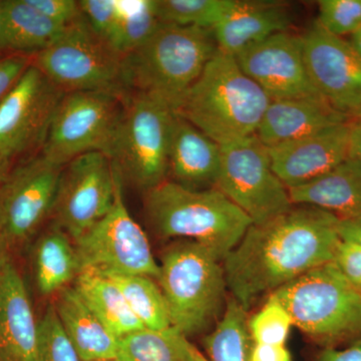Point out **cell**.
Segmentation results:
<instances>
[{"label":"cell","instance_id":"6da1fadb","mask_svg":"<svg viewBox=\"0 0 361 361\" xmlns=\"http://www.w3.org/2000/svg\"><path fill=\"white\" fill-rule=\"evenodd\" d=\"M262 225H252L223 262L226 284L247 311L262 294L334 262L341 243L338 218L296 205Z\"/></svg>","mask_w":361,"mask_h":361},{"label":"cell","instance_id":"7a4b0ae2","mask_svg":"<svg viewBox=\"0 0 361 361\" xmlns=\"http://www.w3.org/2000/svg\"><path fill=\"white\" fill-rule=\"evenodd\" d=\"M217 51L212 30L161 23L123 58L130 94L148 97L176 113Z\"/></svg>","mask_w":361,"mask_h":361},{"label":"cell","instance_id":"3957f363","mask_svg":"<svg viewBox=\"0 0 361 361\" xmlns=\"http://www.w3.org/2000/svg\"><path fill=\"white\" fill-rule=\"evenodd\" d=\"M270 101L234 56L218 49L176 114L223 146L256 135Z\"/></svg>","mask_w":361,"mask_h":361},{"label":"cell","instance_id":"277c9868","mask_svg":"<svg viewBox=\"0 0 361 361\" xmlns=\"http://www.w3.org/2000/svg\"><path fill=\"white\" fill-rule=\"evenodd\" d=\"M145 211L159 236L197 242L220 261L253 225L217 188L193 190L173 180L145 192Z\"/></svg>","mask_w":361,"mask_h":361},{"label":"cell","instance_id":"5b68a950","mask_svg":"<svg viewBox=\"0 0 361 361\" xmlns=\"http://www.w3.org/2000/svg\"><path fill=\"white\" fill-rule=\"evenodd\" d=\"M298 327L324 348L361 337V292L334 262L296 278L272 292Z\"/></svg>","mask_w":361,"mask_h":361},{"label":"cell","instance_id":"8992f818","mask_svg":"<svg viewBox=\"0 0 361 361\" xmlns=\"http://www.w3.org/2000/svg\"><path fill=\"white\" fill-rule=\"evenodd\" d=\"M221 262L190 240L173 244L161 256L157 280L172 326L187 337L205 330L219 314L227 288Z\"/></svg>","mask_w":361,"mask_h":361},{"label":"cell","instance_id":"52a82bcc","mask_svg":"<svg viewBox=\"0 0 361 361\" xmlns=\"http://www.w3.org/2000/svg\"><path fill=\"white\" fill-rule=\"evenodd\" d=\"M32 63L66 94L106 92L123 102L130 96L123 59L92 32L84 16L33 56Z\"/></svg>","mask_w":361,"mask_h":361},{"label":"cell","instance_id":"ba28073f","mask_svg":"<svg viewBox=\"0 0 361 361\" xmlns=\"http://www.w3.org/2000/svg\"><path fill=\"white\" fill-rule=\"evenodd\" d=\"M175 113L148 97L125 102L110 159L122 178L145 192L167 180Z\"/></svg>","mask_w":361,"mask_h":361},{"label":"cell","instance_id":"9c48e42d","mask_svg":"<svg viewBox=\"0 0 361 361\" xmlns=\"http://www.w3.org/2000/svg\"><path fill=\"white\" fill-rule=\"evenodd\" d=\"M78 274L142 275L157 279L159 263L146 233L126 207L123 178L118 173L115 199L106 215L73 241Z\"/></svg>","mask_w":361,"mask_h":361},{"label":"cell","instance_id":"30bf717a","mask_svg":"<svg viewBox=\"0 0 361 361\" xmlns=\"http://www.w3.org/2000/svg\"><path fill=\"white\" fill-rule=\"evenodd\" d=\"M123 108L122 99L106 92H68L54 113L40 154L61 167L94 152L110 158Z\"/></svg>","mask_w":361,"mask_h":361},{"label":"cell","instance_id":"8fae6325","mask_svg":"<svg viewBox=\"0 0 361 361\" xmlns=\"http://www.w3.org/2000/svg\"><path fill=\"white\" fill-rule=\"evenodd\" d=\"M250 218L262 225L293 207L288 189L275 174L269 153L257 135L221 146L216 187Z\"/></svg>","mask_w":361,"mask_h":361},{"label":"cell","instance_id":"7c38bea8","mask_svg":"<svg viewBox=\"0 0 361 361\" xmlns=\"http://www.w3.org/2000/svg\"><path fill=\"white\" fill-rule=\"evenodd\" d=\"M118 172L103 153L84 154L63 166L52 217L75 241L106 215Z\"/></svg>","mask_w":361,"mask_h":361},{"label":"cell","instance_id":"4fadbf2b","mask_svg":"<svg viewBox=\"0 0 361 361\" xmlns=\"http://www.w3.org/2000/svg\"><path fill=\"white\" fill-rule=\"evenodd\" d=\"M61 166L39 156L11 171L0 186V237L9 248L30 238L52 215Z\"/></svg>","mask_w":361,"mask_h":361},{"label":"cell","instance_id":"5bb4252c","mask_svg":"<svg viewBox=\"0 0 361 361\" xmlns=\"http://www.w3.org/2000/svg\"><path fill=\"white\" fill-rule=\"evenodd\" d=\"M65 94L30 63L0 104V154L13 160L42 149Z\"/></svg>","mask_w":361,"mask_h":361},{"label":"cell","instance_id":"9a60e30c","mask_svg":"<svg viewBox=\"0 0 361 361\" xmlns=\"http://www.w3.org/2000/svg\"><path fill=\"white\" fill-rule=\"evenodd\" d=\"M311 84L336 110L349 116L361 111V59L348 40L330 35L314 21L301 35Z\"/></svg>","mask_w":361,"mask_h":361},{"label":"cell","instance_id":"2e32d148","mask_svg":"<svg viewBox=\"0 0 361 361\" xmlns=\"http://www.w3.org/2000/svg\"><path fill=\"white\" fill-rule=\"evenodd\" d=\"M234 58L271 99L322 97L308 77L300 37L288 32L277 33Z\"/></svg>","mask_w":361,"mask_h":361},{"label":"cell","instance_id":"e0dca14e","mask_svg":"<svg viewBox=\"0 0 361 361\" xmlns=\"http://www.w3.org/2000/svg\"><path fill=\"white\" fill-rule=\"evenodd\" d=\"M271 166L287 189L326 174L349 157V121L268 148Z\"/></svg>","mask_w":361,"mask_h":361},{"label":"cell","instance_id":"ac0fdd59","mask_svg":"<svg viewBox=\"0 0 361 361\" xmlns=\"http://www.w3.org/2000/svg\"><path fill=\"white\" fill-rule=\"evenodd\" d=\"M0 361H39V322L11 260L0 272Z\"/></svg>","mask_w":361,"mask_h":361},{"label":"cell","instance_id":"d6986e66","mask_svg":"<svg viewBox=\"0 0 361 361\" xmlns=\"http://www.w3.org/2000/svg\"><path fill=\"white\" fill-rule=\"evenodd\" d=\"M350 118L332 108L322 97L271 99L256 135L270 148L348 122Z\"/></svg>","mask_w":361,"mask_h":361},{"label":"cell","instance_id":"ffe728a7","mask_svg":"<svg viewBox=\"0 0 361 361\" xmlns=\"http://www.w3.org/2000/svg\"><path fill=\"white\" fill-rule=\"evenodd\" d=\"M292 23L293 16L284 2L234 0L212 32L218 49L236 56L272 35L288 32Z\"/></svg>","mask_w":361,"mask_h":361},{"label":"cell","instance_id":"44dd1931","mask_svg":"<svg viewBox=\"0 0 361 361\" xmlns=\"http://www.w3.org/2000/svg\"><path fill=\"white\" fill-rule=\"evenodd\" d=\"M221 167V146L175 113L169 151L173 182L193 190L215 188Z\"/></svg>","mask_w":361,"mask_h":361},{"label":"cell","instance_id":"7402d4cb","mask_svg":"<svg viewBox=\"0 0 361 361\" xmlns=\"http://www.w3.org/2000/svg\"><path fill=\"white\" fill-rule=\"evenodd\" d=\"M288 192L293 205L315 207L341 220L361 218V161L348 157L326 174Z\"/></svg>","mask_w":361,"mask_h":361},{"label":"cell","instance_id":"603a6c76","mask_svg":"<svg viewBox=\"0 0 361 361\" xmlns=\"http://www.w3.org/2000/svg\"><path fill=\"white\" fill-rule=\"evenodd\" d=\"M52 305L80 361L118 358V338L90 310L75 287L59 291Z\"/></svg>","mask_w":361,"mask_h":361},{"label":"cell","instance_id":"cb8c5ba5","mask_svg":"<svg viewBox=\"0 0 361 361\" xmlns=\"http://www.w3.org/2000/svg\"><path fill=\"white\" fill-rule=\"evenodd\" d=\"M2 23L7 56L32 59L54 44L68 27L49 20L27 0H2Z\"/></svg>","mask_w":361,"mask_h":361},{"label":"cell","instance_id":"d4e9b609","mask_svg":"<svg viewBox=\"0 0 361 361\" xmlns=\"http://www.w3.org/2000/svg\"><path fill=\"white\" fill-rule=\"evenodd\" d=\"M33 271L37 289L44 296L56 295L78 275L73 239L54 223L35 243Z\"/></svg>","mask_w":361,"mask_h":361},{"label":"cell","instance_id":"484cf974","mask_svg":"<svg viewBox=\"0 0 361 361\" xmlns=\"http://www.w3.org/2000/svg\"><path fill=\"white\" fill-rule=\"evenodd\" d=\"M73 287L116 338L145 329L130 310L122 291L110 278L92 271H82L75 278Z\"/></svg>","mask_w":361,"mask_h":361},{"label":"cell","instance_id":"4316f807","mask_svg":"<svg viewBox=\"0 0 361 361\" xmlns=\"http://www.w3.org/2000/svg\"><path fill=\"white\" fill-rule=\"evenodd\" d=\"M121 361H209L179 330L142 329L118 339Z\"/></svg>","mask_w":361,"mask_h":361},{"label":"cell","instance_id":"83f0119b","mask_svg":"<svg viewBox=\"0 0 361 361\" xmlns=\"http://www.w3.org/2000/svg\"><path fill=\"white\" fill-rule=\"evenodd\" d=\"M248 320L245 308L233 297L228 299L222 319L204 339L209 361H251Z\"/></svg>","mask_w":361,"mask_h":361},{"label":"cell","instance_id":"f1b7e54d","mask_svg":"<svg viewBox=\"0 0 361 361\" xmlns=\"http://www.w3.org/2000/svg\"><path fill=\"white\" fill-rule=\"evenodd\" d=\"M110 278L122 291L130 310L148 329L172 326L167 303L159 284L153 278L142 275H104Z\"/></svg>","mask_w":361,"mask_h":361},{"label":"cell","instance_id":"f546056e","mask_svg":"<svg viewBox=\"0 0 361 361\" xmlns=\"http://www.w3.org/2000/svg\"><path fill=\"white\" fill-rule=\"evenodd\" d=\"M161 23L155 0H118V21L111 47L123 59L141 47Z\"/></svg>","mask_w":361,"mask_h":361},{"label":"cell","instance_id":"4dcf8cb0","mask_svg":"<svg viewBox=\"0 0 361 361\" xmlns=\"http://www.w3.org/2000/svg\"><path fill=\"white\" fill-rule=\"evenodd\" d=\"M234 0H155L161 23L212 30Z\"/></svg>","mask_w":361,"mask_h":361},{"label":"cell","instance_id":"1f68e13d","mask_svg":"<svg viewBox=\"0 0 361 361\" xmlns=\"http://www.w3.org/2000/svg\"><path fill=\"white\" fill-rule=\"evenodd\" d=\"M292 326L293 322L288 311L272 296L248 320L249 332L254 343L285 345Z\"/></svg>","mask_w":361,"mask_h":361},{"label":"cell","instance_id":"d6a6232c","mask_svg":"<svg viewBox=\"0 0 361 361\" xmlns=\"http://www.w3.org/2000/svg\"><path fill=\"white\" fill-rule=\"evenodd\" d=\"M318 25L330 35L343 39L361 26V0H320Z\"/></svg>","mask_w":361,"mask_h":361},{"label":"cell","instance_id":"836d02e7","mask_svg":"<svg viewBox=\"0 0 361 361\" xmlns=\"http://www.w3.org/2000/svg\"><path fill=\"white\" fill-rule=\"evenodd\" d=\"M39 361H80L66 336L54 305L39 322Z\"/></svg>","mask_w":361,"mask_h":361},{"label":"cell","instance_id":"e575fe53","mask_svg":"<svg viewBox=\"0 0 361 361\" xmlns=\"http://www.w3.org/2000/svg\"><path fill=\"white\" fill-rule=\"evenodd\" d=\"M80 6L92 32L111 47L118 21V0H80Z\"/></svg>","mask_w":361,"mask_h":361},{"label":"cell","instance_id":"d590c367","mask_svg":"<svg viewBox=\"0 0 361 361\" xmlns=\"http://www.w3.org/2000/svg\"><path fill=\"white\" fill-rule=\"evenodd\" d=\"M27 1L49 20L63 26H70L82 18L80 1H75V0H27Z\"/></svg>","mask_w":361,"mask_h":361},{"label":"cell","instance_id":"8d00e7d4","mask_svg":"<svg viewBox=\"0 0 361 361\" xmlns=\"http://www.w3.org/2000/svg\"><path fill=\"white\" fill-rule=\"evenodd\" d=\"M334 264L346 280L361 292V248L355 244L341 241L337 247Z\"/></svg>","mask_w":361,"mask_h":361},{"label":"cell","instance_id":"74e56055","mask_svg":"<svg viewBox=\"0 0 361 361\" xmlns=\"http://www.w3.org/2000/svg\"><path fill=\"white\" fill-rule=\"evenodd\" d=\"M30 63L32 58L28 56H7L0 59V104Z\"/></svg>","mask_w":361,"mask_h":361},{"label":"cell","instance_id":"f35d334b","mask_svg":"<svg viewBox=\"0 0 361 361\" xmlns=\"http://www.w3.org/2000/svg\"><path fill=\"white\" fill-rule=\"evenodd\" d=\"M251 361H292V356L286 345L254 343Z\"/></svg>","mask_w":361,"mask_h":361},{"label":"cell","instance_id":"ab89813d","mask_svg":"<svg viewBox=\"0 0 361 361\" xmlns=\"http://www.w3.org/2000/svg\"><path fill=\"white\" fill-rule=\"evenodd\" d=\"M316 361H361V337L348 348H324Z\"/></svg>","mask_w":361,"mask_h":361},{"label":"cell","instance_id":"60d3db41","mask_svg":"<svg viewBox=\"0 0 361 361\" xmlns=\"http://www.w3.org/2000/svg\"><path fill=\"white\" fill-rule=\"evenodd\" d=\"M339 238L341 241L355 244L361 248V218L338 221Z\"/></svg>","mask_w":361,"mask_h":361},{"label":"cell","instance_id":"b9f144b4","mask_svg":"<svg viewBox=\"0 0 361 361\" xmlns=\"http://www.w3.org/2000/svg\"><path fill=\"white\" fill-rule=\"evenodd\" d=\"M349 157L361 161V111L349 120Z\"/></svg>","mask_w":361,"mask_h":361},{"label":"cell","instance_id":"7bdbcfd3","mask_svg":"<svg viewBox=\"0 0 361 361\" xmlns=\"http://www.w3.org/2000/svg\"><path fill=\"white\" fill-rule=\"evenodd\" d=\"M11 164V160L0 154V186L6 180V178L8 177L11 171L13 170Z\"/></svg>","mask_w":361,"mask_h":361},{"label":"cell","instance_id":"ee69618b","mask_svg":"<svg viewBox=\"0 0 361 361\" xmlns=\"http://www.w3.org/2000/svg\"><path fill=\"white\" fill-rule=\"evenodd\" d=\"M9 246L7 245L6 241L0 237V272L4 269V266L11 261L9 257Z\"/></svg>","mask_w":361,"mask_h":361},{"label":"cell","instance_id":"f6af8a7d","mask_svg":"<svg viewBox=\"0 0 361 361\" xmlns=\"http://www.w3.org/2000/svg\"><path fill=\"white\" fill-rule=\"evenodd\" d=\"M348 42L355 54H357L358 58L361 59V26L349 37Z\"/></svg>","mask_w":361,"mask_h":361},{"label":"cell","instance_id":"bcb514c9","mask_svg":"<svg viewBox=\"0 0 361 361\" xmlns=\"http://www.w3.org/2000/svg\"><path fill=\"white\" fill-rule=\"evenodd\" d=\"M7 56L4 44V23H2V0H0V59Z\"/></svg>","mask_w":361,"mask_h":361},{"label":"cell","instance_id":"7dc6e473","mask_svg":"<svg viewBox=\"0 0 361 361\" xmlns=\"http://www.w3.org/2000/svg\"><path fill=\"white\" fill-rule=\"evenodd\" d=\"M101 361H121V360H118V358H116V360H101Z\"/></svg>","mask_w":361,"mask_h":361}]
</instances>
